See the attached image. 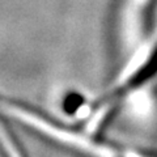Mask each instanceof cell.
I'll return each instance as SVG.
<instances>
[{"instance_id":"1","label":"cell","mask_w":157,"mask_h":157,"mask_svg":"<svg viewBox=\"0 0 157 157\" xmlns=\"http://www.w3.org/2000/svg\"><path fill=\"white\" fill-rule=\"evenodd\" d=\"M157 78V41L153 43L145 56L132 68V71L118 82V85L111 88L105 96L100 97L93 102L92 111L98 115V126L94 127L97 132L106 135V128L114 119L115 111L121 105L136 92L141 90L152 81Z\"/></svg>"}]
</instances>
